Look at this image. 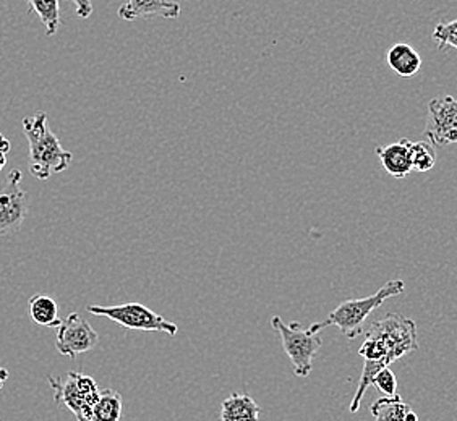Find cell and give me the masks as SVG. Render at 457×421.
Masks as SVG:
<instances>
[{"label": "cell", "mask_w": 457, "mask_h": 421, "mask_svg": "<svg viewBox=\"0 0 457 421\" xmlns=\"http://www.w3.org/2000/svg\"><path fill=\"white\" fill-rule=\"evenodd\" d=\"M23 132L29 143V172L36 178L47 180L69 169L73 154L63 150L61 140L49 128L46 112L25 117Z\"/></svg>", "instance_id": "cell-1"}, {"label": "cell", "mask_w": 457, "mask_h": 421, "mask_svg": "<svg viewBox=\"0 0 457 421\" xmlns=\"http://www.w3.org/2000/svg\"><path fill=\"white\" fill-rule=\"evenodd\" d=\"M405 284L401 279L386 282L378 292L365 299L347 300L333 310L325 321L310 326L308 331L318 334L328 326H336L347 339H355L363 333V323L377 308L381 307L387 299L401 295L404 292Z\"/></svg>", "instance_id": "cell-2"}, {"label": "cell", "mask_w": 457, "mask_h": 421, "mask_svg": "<svg viewBox=\"0 0 457 421\" xmlns=\"http://www.w3.org/2000/svg\"><path fill=\"white\" fill-rule=\"evenodd\" d=\"M271 326L274 331H278L281 335L282 347L292 363L294 375L299 377L310 376L312 361L323 345L321 337L318 334L310 333L308 329H303L299 321H292L290 325H286L279 316L271 318Z\"/></svg>", "instance_id": "cell-3"}, {"label": "cell", "mask_w": 457, "mask_h": 421, "mask_svg": "<svg viewBox=\"0 0 457 421\" xmlns=\"http://www.w3.org/2000/svg\"><path fill=\"white\" fill-rule=\"evenodd\" d=\"M367 334L377 337L386 351L389 363L403 359L407 353L419 349L417 325L411 318L389 313L383 319L371 323Z\"/></svg>", "instance_id": "cell-4"}, {"label": "cell", "mask_w": 457, "mask_h": 421, "mask_svg": "<svg viewBox=\"0 0 457 421\" xmlns=\"http://www.w3.org/2000/svg\"><path fill=\"white\" fill-rule=\"evenodd\" d=\"M88 313L95 316H103L117 325L123 326L125 329L132 331H145V333H166L169 335H177L179 327L168 321L164 316L154 313L141 303H122L112 307H99L91 305L87 308Z\"/></svg>", "instance_id": "cell-5"}, {"label": "cell", "mask_w": 457, "mask_h": 421, "mask_svg": "<svg viewBox=\"0 0 457 421\" xmlns=\"http://www.w3.org/2000/svg\"><path fill=\"white\" fill-rule=\"evenodd\" d=\"M21 172L10 170L5 188L0 192V237L15 234L28 216V194L21 188Z\"/></svg>", "instance_id": "cell-6"}, {"label": "cell", "mask_w": 457, "mask_h": 421, "mask_svg": "<svg viewBox=\"0 0 457 421\" xmlns=\"http://www.w3.org/2000/svg\"><path fill=\"white\" fill-rule=\"evenodd\" d=\"M423 135L433 146H449L457 143V99L453 96L431 99Z\"/></svg>", "instance_id": "cell-7"}, {"label": "cell", "mask_w": 457, "mask_h": 421, "mask_svg": "<svg viewBox=\"0 0 457 421\" xmlns=\"http://www.w3.org/2000/svg\"><path fill=\"white\" fill-rule=\"evenodd\" d=\"M97 343L99 335L96 331L79 313L67 316L57 327L55 347L63 357L77 359L81 353L96 349Z\"/></svg>", "instance_id": "cell-8"}, {"label": "cell", "mask_w": 457, "mask_h": 421, "mask_svg": "<svg viewBox=\"0 0 457 421\" xmlns=\"http://www.w3.org/2000/svg\"><path fill=\"white\" fill-rule=\"evenodd\" d=\"M49 386L53 389L55 404L63 405L71 410L77 421H89L93 415V405L87 394L79 389L77 379L71 371L65 377H47Z\"/></svg>", "instance_id": "cell-9"}, {"label": "cell", "mask_w": 457, "mask_h": 421, "mask_svg": "<svg viewBox=\"0 0 457 421\" xmlns=\"http://www.w3.org/2000/svg\"><path fill=\"white\" fill-rule=\"evenodd\" d=\"M117 15L123 21L145 18L176 20L180 17V4L174 0H129L119 9Z\"/></svg>", "instance_id": "cell-10"}, {"label": "cell", "mask_w": 457, "mask_h": 421, "mask_svg": "<svg viewBox=\"0 0 457 421\" xmlns=\"http://www.w3.org/2000/svg\"><path fill=\"white\" fill-rule=\"evenodd\" d=\"M412 144L409 138L391 143L387 146H378L377 156L387 174L395 178H404L413 170Z\"/></svg>", "instance_id": "cell-11"}, {"label": "cell", "mask_w": 457, "mask_h": 421, "mask_svg": "<svg viewBox=\"0 0 457 421\" xmlns=\"http://www.w3.org/2000/svg\"><path fill=\"white\" fill-rule=\"evenodd\" d=\"M262 409L248 394L232 392L220 405V421H260Z\"/></svg>", "instance_id": "cell-12"}, {"label": "cell", "mask_w": 457, "mask_h": 421, "mask_svg": "<svg viewBox=\"0 0 457 421\" xmlns=\"http://www.w3.org/2000/svg\"><path fill=\"white\" fill-rule=\"evenodd\" d=\"M386 62L391 70L404 78L415 77L422 67L420 54L417 53L412 45L405 43L393 45L386 53Z\"/></svg>", "instance_id": "cell-13"}, {"label": "cell", "mask_w": 457, "mask_h": 421, "mask_svg": "<svg viewBox=\"0 0 457 421\" xmlns=\"http://www.w3.org/2000/svg\"><path fill=\"white\" fill-rule=\"evenodd\" d=\"M28 311L36 325L54 327V329L62 325V319L59 318V307L55 303V300L47 295L31 297L28 301Z\"/></svg>", "instance_id": "cell-14"}, {"label": "cell", "mask_w": 457, "mask_h": 421, "mask_svg": "<svg viewBox=\"0 0 457 421\" xmlns=\"http://www.w3.org/2000/svg\"><path fill=\"white\" fill-rule=\"evenodd\" d=\"M411 410V405L405 404L399 394L393 397L383 395L375 404L370 405V412L375 417V421H405Z\"/></svg>", "instance_id": "cell-15"}, {"label": "cell", "mask_w": 457, "mask_h": 421, "mask_svg": "<svg viewBox=\"0 0 457 421\" xmlns=\"http://www.w3.org/2000/svg\"><path fill=\"white\" fill-rule=\"evenodd\" d=\"M122 395L112 389L101 391L99 400L93 409L89 421H120L122 418Z\"/></svg>", "instance_id": "cell-16"}, {"label": "cell", "mask_w": 457, "mask_h": 421, "mask_svg": "<svg viewBox=\"0 0 457 421\" xmlns=\"http://www.w3.org/2000/svg\"><path fill=\"white\" fill-rule=\"evenodd\" d=\"M29 12H35L46 28V35L54 36L61 27V4L59 0H28Z\"/></svg>", "instance_id": "cell-17"}, {"label": "cell", "mask_w": 457, "mask_h": 421, "mask_svg": "<svg viewBox=\"0 0 457 421\" xmlns=\"http://www.w3.org/2000/svg\"><path fill=\"white\" fill-rule=\"evenodd\" d=\"M436 164V151L430 141H417L412 144V166L417 172H428Z\"/></svg>", "instance_id": "cell-18"}, {"label": "cell", "mask_w": 457, "mask_h": 421, "mask_svg": "<svg viewBox=\"0 0 457 421\" xmlns=\"http://www.w3.org/2000/svg\"><path fill=\"white\" fill-rule=\"evenodd\" d=\"M433 41L438 45L440 51L446 47L457 49V18L448 23H440L433 31Z\"/></svg>", "instance_id": "cell-19"}, {"label": "cell", "mask_w": 457, "mask_h": 421, "mask_svg": "<svg viewBox=\"0 0 457 421\" xmlns=\"http://www.w3.org/2000/svg\"><path fill=\"white\" fill-rule=\"evenodd\" d=\"M373 386L378 389L385 397H393L397 394V379L395 373L387 368H383L373 379Z\"/></svg>", "instance_id": "cell-20"}, {"label": "cell", "mask_w": 457, "mask_h": 421, "mask_svg": "<svg viewBox=\"0 0 457 421\" xmlns=\"http://www.w3.org/2000/svg\"><path fill=\"white\" fill-rule=\"evenodd\" d=\"M77 7V17L81 20H88L93 13V2L91 0H71Z\"/></svg>", "instance_id": "cell-21"}, {"label": "cell", "mask_w": 457, "mask_h": 421, "mask_svg": "<svg viewBox=\"0 0 457 421\" xmlns=\"http://www.w3.org/2000/svg\"><path fill=\"white\" fill-rule=\"evenodd\" d=\"M10 151V141L7 140V138H5V136H4V135H2V133H0V153H5V154H7V153H9Z\"/></svg>", "instance_id": "cell-22"}, {"label": "cell", "mask_w": 457, "mask_h": 421, "mask_svg": "<svg viewBox=\"0 0 457 421\" xmlns=\"http://www.w3.org/2000/svg\"><path fill=\"white\" fill-rule=\"evenodd\" d=\"M7 379H9V371L0 367V391H2V387H4V384L7 383Z\"/></svg>", "instance_id": "cell-23"}, {"label": "cell", "mask_w": 457, "mask_h": 421, "mask_svg": "<svg viewBox=\"0 0 457 421\" xmlns=\"http://www.w3.org/2000/svg\"><path fill=\"white\" fill-rule=\"evenodd\" d=\"M405 421H419V417H417V413L413 412V410H411V412L407 413Z\"/></svg>", "instance_id": "cell-24"}, {"label": "cell", "mask_w": 457, "mask_h": 421, "mask_svg": "<svg viewBox=\"0 0 457 421\" xmlns=\"http://www.w3.org/2000/svg\"><path fill=\"white\" fill-rule=\"evenodd\" d=\"M7 164V154L5 153H0V170Z\"/></svg>", "instance_id": "cell-25"}]
</instances>
